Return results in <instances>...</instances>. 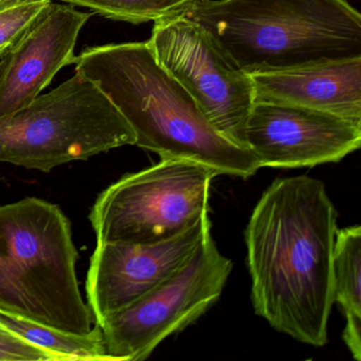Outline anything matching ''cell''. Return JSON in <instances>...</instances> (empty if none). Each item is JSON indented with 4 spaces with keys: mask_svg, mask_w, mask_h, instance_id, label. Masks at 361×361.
<instances>
[{
    "mask_svg": "<svg viewBox=\"0 0 361 361\" xmlns=\"http://www.w3.org/2000/svg\"><path fill=\"white\" fill-rule=\"evenodd\" d=\"M337 219L322 181L287 177L262 194L245 229L255 314L314 348L329 340Z\"/></svg>",
    "mask_w": 361,
    "mask_h": 361,
    "instance_id": "6da1fadb",
    "label": "cell"
},
{
    "mask_svg": "<svg viewBox=\"0 0 361 361\" xmlns=\"http://www.w3.org/2000/svg\"><path fill=\"white\" fill-rule=\"evenodd\" d=\"M75 73L94 84L126 118L135 145L161 159L191 160L219 175L249 178L259 162L221 136L191 94L156 60L147 42L88 47Z\"/></svg>",
    "mask_w": 361,
    "mask_h": 361,
    "instance_id": "7a4b0ae2",
    "label": "cell"
},
{
    "mask_svg": "<svg viewBox=\"0 0 361 361\" xmlns=\"http://www.w3.org/2000/svg\"><path fill=\"white\" fill-rule=\"evenodd\" d=\"M183 16L247 75L361 58V16L346 0H202Z\"/></svg>",
    "mask_w": 361,
    "mask_h": 361,
    "instance_id": "3957f363",
    "label": "cell"
},
{
    "mask_svg": "<svg viewBox=\"0 0 361 361\" xmlns=\"http://www.w3.org/2000/svg\"><path fill=\"white\" fill-rule=\"evenodd\" d=\"M79 257L71 221L58 204L25 197L0 206L1 310L68 333H90L94 320L80 290Z\"/></svg>",
    "mask_w": 361,
    "mask_h": 361,
    "instance_id": "277c9868",
    "label": "cell"
},
{
    "mask_svg": "<svg viewBox=\"0 0 361 361\" xmlns=\"http://www.w3.org/2000/svg\"><path fill=\"white\" fill-rule=\"evenodd\" d=\"M135 143L134 130L117 107L77 73L25 109L0 117V162L29 170L49 173Z\"/></svg>",
    "mask_w": 361,
    "mask_h": 361,
    "instance_id": "5b68a950",
    "label": "cell"
},
{
    "mask_svg": "<svg viewBox=\"0 0 361 361\" xmlns=\"http://www.w3.org/2000/svg\"><path fill=\"white\" fill-rule=\"evenodd\" d=\"M219 173L185 159H161L103 190L90 209L98 243L151 244L183 233L209 215Z\"/></svg>",
    "mask_w": 361,
    "mask_h": 361,
    "instance_id": "8992f818",
    "label": "cell"
},
{
    "mask_svg": "<svg viewBox=\"0 0 361 361\" xmlns=\"http://www.w3.org/2000/svg\"><path fill=\"white\" fill-rule=\"evenodd\" d=\"M232 268L209 233L168 280L96 323L111 361L145 360L166 338L195 322L219 301Z\"/></svg>",
    "mask_w": 361,
    "mask_h": 361,
    "instance_id": "52a82bcc",
    "label": "cell"
},
{
    "mask_svg": "<svg viewBox=\"0 0 361 361\" xmlns=\"http://www.w3.org/2000/svg\"><path fill=\"white\" fill-rule=\"evenodd\" d=\"M154 23L147 44L157 62L191 94L221 136L247 149L245 130L255 104L250 75L236 68L206 30L183 14Z\"/></svg>",
    "mask_w": 361,
    "mask_h": 361,
    "instance_id": "ba28073f",
    "label": "cell"
},
{
    "mask_svg": "<svg viewBox=\"0 0 361 361\" xmlns=\"http://www.w3.org/2000/svg\"><path fill=\"white\" fill-rule=\"evenodd\" d=\"M245 141L259 168H312L357 151L361 124L307 107L255 101Z\"/></svg>",
    "mask_w": 361,
    "mask_h": 361,
    "instance_id": "9c48e42d",
    "label": "cell"
},
{
    "mask_svg": "<svg viewBox=\"0 0 361 361\" xmlns=\"http://www.w3.org/2000/svg\"><path fill=\"white\" fill-rule=\"evenodd\" d=\"M211 233L209 215L183 233L151 244L98 243L86 281L94 323L168 280Z\"/></svg>",
    "mask_w": 361,
    "mask_h": 361,
    "instance_id": "30bf717a",
    "label": "cell"
},
{
    "mask_svg": "<svg viewBox=\"0 0 361 361\" xmlns=\"http://www.w3.org/2000/svg\"><path fill=\"white\" fill-rule=\"evenodd\" d=\"M92 13L54 4L8 50L0 65V117L28 106L56 73L77 62L75 48Z\"/></svg>",
    "mask_w": 361,
    "mask_h": 361,
    "instance_id": "8fae6325",
    "label": "cell"
},
{
    "mask_svg": "<svg viewBox=\"0 0 361 361\" xmlns=\"http://www.w3.org/2000/svg\"><path fill=\"white\" fill-rule=\"evenodd\" d=\"M255 101L307 107L361 124V58L250 75Z\"/></svg>",
    "mask_w": 361,
    "mask_h": 361,
    "instance_id": "7c38bea8",
    "label": "cell"
},
{
    "mask_svg": "<svg viewBox=\"0 0 361 361\" xmlns=\"http://www.w3.org/2000/svg\"><path fill=\"white\" fill-rule=\"evenodd\" d=\"M361 227L337 230L333 249L334 302L345 317L342 339L357 361L361 360Z\"/></svg>",
    "mask_w": 361,
    "mask_h": 361,
    "instance_id": "4fadbf2b",
    "label": "cell"
},
{
    "mask_svg": "<svg viewBox=\"0 0 361 361\" xmlns=\"http://www.w3.org/2000/svg\"><path fill=\"white\" fill-rule=\"evenodd\" d=\"M0 326L56 355L61 361H111L98 324L87 334L68 333L0 308Z\"/></svg>",
    "mask_w": 361,
    "mask_h": 361,
    "instance_id": "5bb4252c",
    "label": "cell"
},
{
    "mask_svg": "<svg viewBox=\"0 0 361 361\" xmlns=\"http://www.w3.org/2000/svg\"><path fill=\"white\" fill-rule=\"evenodd\" d=\"M118 22L138 25L185 14L202 0H62Z\"/></svg>",
    "mask_w": 361,
    "mask_h": 361,
    "instance_id": "9a60e30c",
    "label": "cell"
},
{
    "mask_svg": "<svg viewBox=\"0 0 361 361\" xmlns=\"http://www.w3.org/2000/svg\"><path fill=\"white\" fill-rule=\"evenodd\" d=\"M51 5V0H0V49L11 48Z\"/></svg>",
    "mask_w": 361,
    "mask_h": 361,
    "instance_id": "2e32d148",
    "label": "cell"
},
{
    "mask_svg": "<svg viewBox=\"0 0 361 361\" xmlns=\"http://www.w3.org/2000/svg\"><path fill=\"white\" fill-rule=\"evenodd\" d=\"M0 361H61L43 348H37L0 326Z\"/></svg>",
    "mask_w": 361,
    "mask_h": 361,
    "instance_id": "e0dca14e",
    "label": "cell"
},
{
    "mask_svg": "<svg viewBox=\"0 0 361 361\" xmlns=\"http://www.w3.org/2000/svg\"><path fill=\"white\" fill-rule=\"evenodd\" d=\"M10 48H7V49H0V59L3 58L4 56H5L6 54H7L8 50H9Z\"/></svg>",
    "mask_w": 361,
    "mask_h": 361,
    "instance_id": "ac0fdd59",
    "label": "cell"
},
{
    "mask_svg": "<svg viewBox=\"0 0 361 361\" xmlns=\"http://www.w3.org/2000/svg\"><path fill=\"white\" fill-rule=\"evenodd\" d=\"M3 59V58H1ZM1 59H0V65H1Z\"/></svg>",
    "mask_w": 361,
    "mask_h": 361,
    "instance_id": "d6986e66",
    "label": "cell"
}]
</instances>
